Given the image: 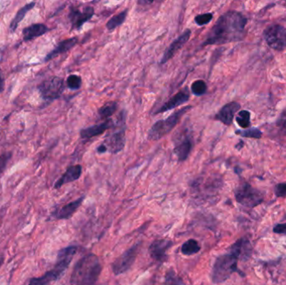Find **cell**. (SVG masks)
<instances>
[{"label": "cell", "instance_id": "cell-7", "mask_svg": "<svg viewBox=\"0 0 286 285\" xmlns=\"http://www.w3.org/2000/svg\"><path fill=\"white\" fill-rule=\"evenodd\" d=\"M263 35L271 49L276 51H283L286 49V28L283 25H270L264 30Z\"/></svg>", "mask_w": 286, "mask_h": 285}, {"label": "cell", "instance_id": "cell-28", "mask_svg": "<svg viewBox=\"0 0 286 285\" xmlns=\"http://www.w3.org/2000/svg\"><path fill=\"white\" fill-rule=\"evenodd\" d=\"M165 285H187L185 284L183 279L177 274L173 270H169L166 271L165 274Z\"/></svg>", "mask_w": 286, "mask_h": 285}, {"label": "cell", "instance_id": "cell-9", "mask_svg": "<svg viewBox=\"0 0 286 285\" xmlns=\"http://www.w3.org/2000/svg\"><path fill=\"white\" fill-rule=\"evenodd\" d=\"M95 15V9L91 6L71 7L69 18L72 30H80Z\"/></svg>", "mask_w": 286, "mask_h": 285}, {"label": "cell", "instance_id": "cell-22", "mask_svg": "<svg viewBox=\"0 0 286 285\" xmlns=\"http://www.w3.org/2000/svg\"><path fill=\"white\" fill-rule=\"evenodd\" d=\"M63 273L54 267L52 270H49L39 278L31 279L29 285H52L53 283L60 279Z\"/></svg>", "mask_w": 286, "mask_h": 285}, {"label": "cell", "instance_id": "cell-26", "mask_svg": "<svg viewBox=\"0 0 286 285\" xmlns=\"http://www.w3.org/2000/svg\"><path fill=\"white\" fill-rule=\"evenodd\" d=\"M127 14H128V9H126L110 18L105 25L108 30H113L115 29H117V27L122 25L126 20Z\"/></svg>", "mask_w": 286, "mask_h": 285}, {"label": "cell", "instance_id": "cell-33", "mask_svg": "<svg viewBox=\"0 0 286 285\" xmlns=\"http://www.w3.org/2000/svg\"><path fill=\"white\" fill-rule=\"evenodd\" d=\"M11 157H12L11 152H5L0 156V175L2 174L6 169L7 165L10 163Z\"/></svg>", "mask_w": 286, "mask_h": 285}, {"label": "cell", "instance_id": "cell-3", "mask_svg": "<svg viewBox=\"0 0 286 285\" xmlns=\"http://www.w3.org/2000/svg\"><path fill=\"white\" fill-rule=\"evenodd\" d=\"M238 261L239 257L230 251L228 254L220 255L217 257L214 261L211 273L212 283L219 285L225 282L234 273L244 275L238 269Z\"/></svg>", "mask_w": 286, "mask_h": 285}, {"label": "cell", "instance_id": "cell-29", "mask_svg": "<svg viewBox=\"0 0 286 285\" xmlns=\"http://www.w3.org/2000/svg\"><path fill=\"white\" fill-rule=\"evenodd\" d=\"M236 135L246 138H254V139H260L262 137V132L258 128H249L246 130H238L235 132Z\"/></svg>", "mask_w": 286, "mask_h": 285}, {"label": "cell", "instance_id": "cell-11", "mask_svg": "<svg viewBox=\"0 0 286 285\" xmlns=\"http://www.w3.org/2000/svg\"><path fill=\"white\" fill-rule=\"evenodd\" d=\"M172 245L173 242L170 239H156L149 247V254L154 260L163 263L166 260V252Z\"/></svg>", "mask_w": 286, "mask_h": 285}, {"label": "cell", "instance_id": "cell-37", "mask_svg": "<svg viewBox=\"0 0 286 285\" xmlns=\"http://www.w3.org/2000/svg\"><path fill=\"white\" fill-rule=\"evenodd\" d=\"M106 151H108L107 148L105 147V146L104 144L100 145V146L97 147V152H98V153H105Z\"/></svg>", "mask_w": 286, "mask_h": 285}, {"label": "cell", "instance_id": "cell-35", "mask_svg": "<svg viewBox=\"0 0 286 285\" xmlns=\"http://www.w3.org/2000/svg\"><path fill=\"white\" fill-rule=\"evenodd\" d=\"M274 193L278 197H286V181L277 184L274 187Z\"/></svg>", "mask_w": 286, "mask_h": 285}, {"label": "cell", "instance_id": "cell-18", "mask_svg": "<svg viewBox=\"0 0 286 285\" xmlns=\"http://www.w3.org/2000/svg\"><path fill=\"white\" fill-rule=\"evenodd\" d=\"M78 43V38L73 37L70 39H66L65 40H62L55 47V49H52L50 52L46 55L45 59V61H49L53 59L56 58L57 56L62 54L70 51L71 49H73L75 45Z\"/></svg>", "mask_w": 286, "mask_h": 285}, {"label": "cell", "instance_id": "cell-25", "mask_svg": "<svg viewBox=\"0 0 286 285\" xmlns=\"http://www.w3.org/2000/svg\"><path fill=\"white\" fill-rule=\"evenodd\" d=\"M201 247L197 240L189 239L181 245V253L185 256H192L200 251Z\"/></svg>", "mask_w": 286, "mask_h": 285}, {"label": "cell", "instance_id": "cell-8", "mask_svg": "<svg viewBox=\"0 0 286 285\" xmlns=\"http://www.w3.org/2000/svg\"><path fill=\"white\" fill-rule=\"evenodd\" d=\"M139 248V244L133 245L124 252L122 255H120L112 263L111 268L115 275H120L126 273L132 268L136 259V256L138 255Z\"/></svg>", "mask_w": 286, "mask_h": 285}, {"label": "cell", "instance_id": "cell-40", "mask_svg": "<svg viewBox=\"0 0 286 285\" xmlns=\"http://www.w3.org/2000/svg\"><path fill=\"white\" fill-rule=\"evenodd\" d=\"M2 263H3V258H1V260H0V265H1Z\"/></svg>", "mask_w": 286, "mask_h": 285}, {"label": "cell", "instance_id": "cell-36", "mask_svg": "<svg viewBox=\"0 0 286 285\" xmlns=\"http://www.w3.org/2000/svg\"><path fill=\"white\" fill-rule=\"evenodd\" d=\"M273 232L278 234H286V223L285 224H277L273 228Z\"/></svg>", "mask_w": 286, "mask_h": 285}, {"label": "cell", "instance_id": "cell-39", "mask_svg": "<svg viewBox=\"0 0 286 285\" xmlns=\"http://www.w3.org/2000/svg\"><path fill=\"white\" fill-rule=\"evenodd\" d=\"M153 3V1H146V0H142V1H138V2H137L138 4H142V5H145V4H151V3Z\"/></svg>", "mask_w": 286, "mask_h": 285}, {"label": "cell", "instance_id": "cell-14", "mask_svg": "<svg viewBox=\"0 0 286 285\" xmlns=\"http://www.w3.org/2000/svg\"><path fill=\"white\" fill-rule=\"evenodd\" d=\"M173 152L175 154L179 162H184L188 159L193 148V141L188 135H181L174 141Z\"/></svg>", "mask_w": 286, "mask_h": 285}, {"label": "cell", "instance_id": "cell-5", "mask_svg": "<svg viewBox=\"0 0 286 285\" xmlns=\"http://www.w3.org/2000/svg\"><path fill=\"white\" fill-rule=\"evenodd\" d=\"M235 200L242 206L254 209L264 202L265 196L261 191L253 187L248 182H243L234 191Z\"/></svg>", "mask_w": 286, "mask_h": 285}, {"label": "cell", "instance_id": "cell-32", "mask_svg": "<svg viewBox=\"0 0 286 285\" xmlns=\"http://www.w3.org/2000/svg\"><path fill=\"white\" fill-rule=\"evenodd\" d=\"M212 18H213V15L212 13H206V14H202L196 16L194 18V21L198 26H203L210 24Z\"/></svg>", "mask_w": 286, "mask_h": 285}, {"label": "cell", "instance_id": "cell-24", "mask_svg": "<svg viewBox=\"0 0 286 285\" xmlns=\"http://www.w3.org/2000/svg\"><path fill=\"white\" fill-rule=\"evenodd\" d=\"M118 104L117 101H108L98 109V115L102 120L109 119L117 111Z\"/></svg>", "mask_w": 286, "mask_h": 285}, {"label": "cell", "instance_id": "cell-15", "mask_svg": "<svg viewBox=\"0 0 286 285\" xmlns=\"http://www.w3.org/2000/svg\"><path fill=\"white\" fill-rule=\"evenodd\" d=\"M241 105L237 101H231L225 105L216 115L215 119L223 123L225 126H231L234 120L235 114L240 111Z\"/></svg>", "mask_w": 286, "mask_h": 285}, {"label": "cell", "instance_id": "cell-10", "mask_svg": "<svg viewBox=\"0 0 286 285\" xmlns=\"http://www.w3.org/2000/svg\"><path fill=\"white\" fill-rule=\"evenodd\" d=\"M191 34H192L191 30L187 29L176 40H173L172 43L170 44V45L167 47L166 51L164 52L163 58L161 60L160 64H166V62H168L170 60H172L175 56L176 54L179 52V50L186 44L188 43V40L190 39Z\"/></svg>", "mask_w": 286, "mask_h": 285}, {"label": "cell", "instance_id": "cell-34", "mask_svg": "<svg viewBox=\"0 0 286 285\" xmlns=\"http://www.w3.org/2000/svg\"><path fill=\"white\" fill-rule=\"evenodd\" d=\"M276 125L282 132L286 133V106L282 112L280 113V117L276 121Z\"/></svg>", "mask_w": 286, "mask_h": 285}, {"label": "cell", "instance_id": "cell-4", "mask_svg": "<svg viewBox=\"0 0 286 285\" xmlns=\"http://www.w3.org/2000/svg\"><path fill=\"white\" fill-rule=\"evenodd\" d=\"M192 106H185L181 108L180 110L176 111L174 113L167 117L166 119L157 120V122L153 124L151 129L149 130L148 134V139L150 141H159L160 139L168 135L172 132L176 126L179 124L181 117H183L187 111L190 110Z\"/></svg>", "mask_w": 286, "mask_h": 285}, {"label": "cell", "instance_id": "cell-6", "mask_svg": "<svg viewBox=\"0 0 286 285\" xmlns=\"http://www.w3.org/2000/svg\"><path fill=\"white\" fill-rule=\"evenodd\" d=\"M38 89L45 101H55L60 98L65 90V83L60 77L52 76L40 83Z\"/></svg>", "mask_w": 286, "mask_h": 285}, {"label": "cell", "instance_id": "cell-20", "mask_svg": "<svg viewBox=\"0 0 286 285\" xmlns=\"http://www.w3.org/2000/svg\"><path fill=\"white\" fill-rule=\"evenodd\" d=\"M84 200H85V196H80L78 199L63 206L61 209H59L58 211L54 213L55 218L57 219H70L83 203Z\"/></svg>", "mask_w": 286, "mask_h": 285}, {"label": "cell", "instance_id": "cell-38", "mask_svg": "<svg viewBox=\"0 0 286 285\" xmlns=\"http://www.w3.org/2000/svg\"><path fill=\"white\" fill-rule=\"evenodd\" d=\"M4 89V80H3L2 75H1V71H0V94L3 92Z\"/></svg>", "mask_w": 286, "mask_h": 285}, {"label": "cell", "instance_id": "cell-12", "mask_svg": "<svg viewBox=\"0 0 286 285\" xmlns=\"http://www.w3.org/2000/svg\"><path fill=\"white\" fill-rule=\"evenodd\" d=\"M190 99V93L188 87H185L181 90H179L177 94L172 96L168 101H166L164 104L156 111V114L164 113L168 110H173L175 108L179 107L180 105L187 103Z\"/></svg>", "mask_w": 286, "mask_h": 285}, {"label": "cell", "instance_id": "cell-1", "mask_svg": "<svg viewBox=\"0 0 286 285\" xmlns=\"http://www.w3.org/2000/svg\"><path fill=\"white\" fill-rule=\"evenodd\" d=\"M246 17L240 12L230 10L222 15L207 34L202 46L222 45L241 41L246 35Z\"/></svg>", "mask_w": 286, "mask_h": 285}, {"label": "cell", "instance_id": "cell-30", "mask_svg": "<svg viewBox=\"0 0 286 285\" xmlns=\"http://www.w3.org/2000/svg\"><path fill=\"white\" fill-rule=\"evenodd\" d=\"M208 90V86L206 82L203 80H195L193 84L191 85V90L197 96H201L206 93Z\"/></svg>", "mask_w": 286, "mask_h": 285}, {"label": "cell", "instance_id": "cell-21", "mask_svg": "<svg viewBox=\"0 0 286 285\" xmlns=\"http://www.w3.org/2000/svg\"><path fill=\"white\" fill-rule=\"evenodd\" d=\"M49 30H50L49 27L44 24H33V25H30L23 30L22 31L23 39L25 42H28V41L36 39L38 37L42 36Z\"/></svg>", "mask_w": 286, "mask_h": 285}, {"label": "cell", "instance_id": "cell-16", "mask_svg": "<svg viewBox=\"0 0 286 285\" xmlns=\"http://www.w3.org/2000/svg\"><path fill=\"white\" fill-rule=\"evenodd\" d=\"M113 126H114V121L111 119L106 120L104 122L89 126L87 128L81 129L80 132V138L84 140L91 139L95 136L102 135L109 129L112 128Z\"/></svg>", "mask_w": 286, "mask_h": 285}, {"label": "cell", "instance_id": "cell-17", "mask_svg": "<svg viewBox=\"0 0 286 285\" xmlns=\"http://www.w3.org/2000/svg\"><path fill=\"white\" fill-rule=\"evenodd\" d=\"M229 251L236 255L239 259L247 260L252 254V247L249 239L246 238H241L231 246Z\"/></svg>", "mask_w": 286, "mask_h": 285}, {"label": "cell", "instance_id": "cell-27", "mask_svg": "<svg viewBox=\"0 0 286 285\" xmlns=\"http://www.w3.org/2000/svg\"><path fill=\"white\" fill-rule=\"evenodd\" d=\"M250 117H251V114L249 110H242L238 112L235 120H236L238 125L241 128L246 130V129L250 128V126H251Z\"/></svg>", "mask_w": 286, "mask_h": 285}, {"label": "cell", "instance_id": "cell-13", "mask_svg": "<svg viewBox=\"0 0 286 285\" xmlns=\"http://www.w3.org/2000/svg\"><path fill=\"white\" fill-rule=\"evenodd\" d=\"M104 145L107 148L108 151H110L111 154L119 153L123 150L126 145L125 130L121 129L120 131L108 135L105 137Z\"/></svg>", "mask_w": 286, "mask_h": 285}, {"label": "cell", "instance_id": "cell-31", "mask_svg": "<svg viewBox=\"0 0 286 285\" xmlns=\"http://www.w3.org/2000/svg\"><path fill=\"white\" fill-rule=\"evenodd\" d=\"M66 85L69 89L76 90L80 89V87L82 86V79L81 77L76 75H71L70 76H68Z\"/></svg>", "mask_w": 286, "mask_h": 285}, {"label": "cell", "instance_id": "cell-2", "mask_svg": "<svg viewBox=\"0 0 286 285\" xmlns=\"http://www.w3.org/2000/svg\"><path fill=\"white\" fill-rule=\"evenodd\" d=\"M102 271V265L96 255H85L75 265L71 273V285H96Z\"/></svg>", "mask_w": 286, "mask_h": 285}, {"label": "cell", "instance_id": "cell-19", "mask_svg": "<svg viewBox=\"0 0 286 285\" xmlns=\"http://www.w3.org/2000/svg\"><path fill=\"white\" fill-rule=\"evenodd\" d=\"M82 174V166L80 165H71L68 167L65 173L62 175L61 178L59 179L55 184V188L59 189L65 184L71 183L77 181Z\"/></svg>", "mask_w": 286, "mask_h": 285}, {"label": "cell", "instance_id": "cell-23", "mask_svg": "<svg viewBox=\"0 0 286 285\" xmlns=\"http://www.w3.org/2000/svg\"><path fill=\"white\" fill-rule=\"evenodd\" d=\"M35 4H36L35 2H31V3L25 4V6L22 7L21 9H19V11L16 14L15 18H13L12 21L10 23V29L11 32H15L17 30V28L21 23L22 20L24 19L25 15H27V13L30 11L31 9H34Z\"/></svg>", "mask_w": 286, "mask_h": 285}]
</instances>
